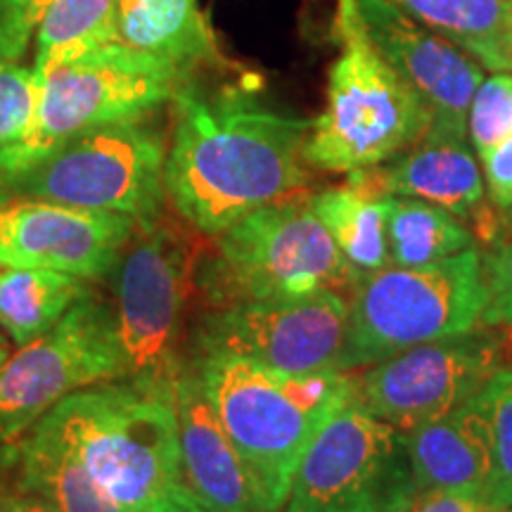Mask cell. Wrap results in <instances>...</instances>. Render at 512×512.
<instances>
[{"mask_svg": "<svg viewBox=\"0 0 512 512\" xmlns=\"http://www.w3.org/2000/svg\"><path fill=\"white\" fill-rule=\"evenodd\" d=\"M166 150V197L207 235L287 200L306 185L304 145L313 121L275 110L245 88L176 93Z\"/></svg>", "mask_w": 512, "mask_h": 512, "instance_id": "cell-1", "label": "cell"}, {"mask_svg": "<svg viewBox=\"0 0 512 512\" xmlns=\"http://www.w3.org/2000/svg\"><path fill=\"white\" fill-rule=\"evenodd\" d=\"M190 366L266 510L280 512L313 437L358 396V377L349 370L280 373L238 356H192Z\"/></svg>", "mask_w": 512, "mask_h": 512, "instance_id": "cell-2", "label": "cell"}, {"mask_svg": "<svg viewBox=\"0 0 512 512\" xmlns=\"http://www.w3.org/2000/svg\"><path fill=\"white\" fill-rule=\"evenodd\" d=\"M121 512H164L188 498L174 389L128 380L69 394L43 415Z\"/></svg>", "mask_w": 512, "mask_h": 512, "instance_id": "cell-3", "label": "cell"}, {"mask_svg": "<svg viewBox=\"0 0 512 512\" xmlns=\"http://www.w3.org/2000/svg\"><path fill=\"white\" fill-rule=\"evenodd\" d=\"M211 309L297 299L358 283L309 200L287 197L252 211L216 235L195 273Z\"/></svg>", "mask_w": 512, "mask_h": 512, "instance_id": "cell-4", "label": "cell"}, {"mask_svg": "<svg viewBox=\"0 0 512 512\" xmlns=\"http://www.w3.org/2000/svg\"><path fill=\"white\" fill-rule=\"evenodd\" d=\"M342 53L332 64L328 105L313 119L306 164L332 174L375 169L425 138L432 110L377 53L361 19L337 27Z\"/></svg>", "mask_w": 512, "mask_h": 512, "instance_id": "cell-5", "label": "cell"}, {"mask_svg": "<svg viewBox=\"0 0 512 512\" xmlns=\"http://www.w3.org/2000/svg\"><path fill=\"white\" fill-rule=\"evenodd\" d=\"M486 309L484 259L475 247L420 268L387 266L354 285L342 370L475 330Z\"/></svg>", "mask_w": 512, "mask_h": 512, "instance_id": "cell-6", "label": "cell"}, {"mask_svg": "<svg viewBox=\"0 0 512 512\" xmlns=\"http://www.w3.org/2000/svg\"><path fill=\"white\" fill-rule=\"evenodd\" d=\"M188 79L176 64L119 43L62 64L41 79V100L27 136L0 152V188L81 133L143 119L174 100Z\"/></svg>", "mask_w": 512, "mask_h": 512, "instance_id": "cell-7", "label": "cell"}, {"mask_svg": "<svg viewBox=\"0 0 512 512\" xmlns=\"http://www.w3.org/2000/svg\"><path fill=\"white\" fill-rule=\"evenodd\" d=\"M166 143L143 119L93 128L57 147L0 192L107 211L150 230L162 214Z\"/></svg>", "mask_w": 512, "mask_h": 512, "instance_id": "cell-8", "label": "cell"}, {"mask_svg": "<svg viewBox=\"0 0 512 512\" xmlns=\"http://www.w3.org/2000/svg\"><path fill=\"white\" fill-rule=\"evenodd\" d=\"M415 494L406 432L356 396L306 448L285 512H399Z\"/></svg>", "mask_w": 512, "mask_h": 512, "instance_id": "cell-9", "label": "cell"}, {"mask_svg": "<svg viewBox=\"0 0 512 512\" xmlns=\"http://www.w3.org/2000/svg\"><path fill=\"white\" fill-rule=\"evenodd\" d=\"M124 380L112 306L91 292L46 335L0 363V444L22 439L69 394Z\"/></svg>", "mask_w": 512, "mask_h": 512, "instance_id": "cell-10", "label": "cell"}, {"mask_svg": "<svg viewBox=\"0 0 512 512\" xmlns=\"http://www.w3.org/2000/svg\"><path fill=\"white\" fill-rule=\"evenodd\" d=\"M114 266V328L124 380L174 389L185 363L178 335L192 271L190 247L174 230L152 226Z\"/></svg>", "mask_w": 512, "mask_h": 512, "instance_id": "cell-11", "label": "cell"}, {"mask_svg": "<svg viewBox=\"0 0 512 512\" xmlns=\"http://www.w3.org/2000/svg\"><path fill=\"white\" fill-rule=\"evenodd\" d=\"M349 302L335 290L219 306L202 318L192 356H238L280 373L342 370Z\"/></svg>", "mask_w": 512, "mask_h": 512, "instance_id": "cell-12", "label": "cell"}, {"mask_svg": "<svg viewBox=\"0 0 512 512\" xmlns=\"http://www.w3.org/2000/svg\"><path fill=\"white\" fill-rule=\"evenodd\" d=\"M503 339L470 330L401 351L358 377V401L396 430L411 432L456 411L503 366Z\"/></svg>", "mask_w": 512, "mask_h": 512, "instance_id": "cell-13", "label": "cell"}, {"mask_svg": "<svg viewBox=\"0 0 512 512\" xmlns=\"http://www.w3.org/2000/svg\"><path fill=\"white\" fill-rule=\"evenodd\" d=\"M140 226L107 211L0 192V266L105 278Z\"/></svg>", "mask_w": 512, "mask_h": 512, "instance_id": "cell-14", "label": "cell"}, {"mask_svg": "<svg viewBox=\"0 0 512 512\" xmlns=\"http://www.w3.org/2000/svg\"><path fill=\"white\" fill-rule=\"evenodd\" d=\"M356 12L377 53L432 110V128L467 136V114L484 81L482 64L389 0H356Z\"/></svg>", "mask_w": 512, "mask_h": 512, "instance_id": "cell-15", "label": "cell"}, {"mask_svg": "<svg viewBox=\"0 0 512 512\" xmlns=\"http://www.w3.org/2000/svg\"><path fill=\"white\" fill-rule=\"evenodd\" d=\"M174 406L183 482L192 501L204 512H268L190 361L176 377Z\"/></svg>", "mask_w": 512, "mask_h": 512, "instance_id": "cell-16", "label": "cell"}, {"mask_svg": "<svg viewBox=\"0 0 512 512\" xmlns=\"http://www.w3.org/2000/svg\"><path fill=\"white\" fill-rule=\"evenodd\" d=\"M387 195L415 197L472 219L484 209L486 183L470 136L430 128L411 150L380 169Z\"/></svg>", "mask_w": 512, "mask_h": 512, "instance_id": "cell-17", "label": "cell"}, {"mask_svg": "<svg viewBox=\"0 0 512 512\" xmlns=\"http://www.w3.org/2000/svg\"><path fill=\"white\" fill-rule=\"evenodd\" d=\"M418 491L489 496L491 446L477 396L406 434Z\"/></svg>", "mask_w": 512, "mask_h": 512, "instance_id": "cell-18", "label": "cell"}, {"mask_svg": "<svg viewBox=\"0 0 512 512\" xmlns=\"http://www.w3.org/2000/svg\"><path fill=\"white\" fill-rule=\"evenodd\" d=\"M387 197L380 169L375 166L351 171L347 185L328 188L309 200L358 280L392 266L387 245Z\"/></svg>", "mask_w": 512, "mask_h": 512, "instance_id": "cell-19", "label": "cell"}, {"mask_svg": "<svg viewBox=\"0 0 512 512\" xmlns=\"http://www.w3.org/2000/svg\"><path fill=\"white\" fill-rule=\"evenodd\" d=\"M114 43L176 64L185 74L216 57L197 0H117Z\"/></svg>", "mask_w": 512, "mask_h": 512, "instance_id": "cell-20", "label": "cell"}, {"mask_svg": "<svg viewBox=\"0 0 512 512\" xmlns=\"http://www.w3.org/2000/svg\"><path fill=\"white\" fill-rule=\"evenodd\" d=\"M494 74H512V0H389Z\"/></svg>", "mask_w": 512, "mask_h": 512, "instance_id": "cell-21", "label": "cell"}, {"mask_svg": "<svg viewBox=\"0 0 512 512\" xmlns=\"http://www.w3.org/2000/svg\"><path fill=\"white\" fill-rule=\"evenodd\" d=\"M17 456L19 484L46 498L55 512H121L74 448L41 420L17 439Z\"/></svg>", "mask_w": 512, "mask_h": 512, "instance_id": "cell-22", "label": "cell"}, {"mask_svg": "<svg viewBox=\"0 0 512 512\" xmlns=\"http://www.w3.org/2000/svg\"><path fill=\"white\" fill-rule=\"evenodd\" d=\"M86 294V283L76 275L0 266V328L24 347L55 328Z\"/></svg>", "mask_w": 512, "mask_h": 512, "instance_id": "cell-23", "label": "cell"}, {"mask_svg": "<svg viewBox=\"0 0 512 512\" xmlns=\"http://www.w3.org/2000/svg\"><path fill=\"white\" fill-rule=\"evenodd\" d=\"M389 264L420 268L472 247V233L451 211L415 197H387Z\"/></svg>", "mask_w": 512, "mask_h": 512, "instance_id": "cell-24", "label": "cell"}, {"mask_svg": "<svg viewBox=\"0 0 512 512\" xmlns=\"http://www.w3.org/2000/svg\"><path fill=\"white\" fill-rule=\"evenodd\" d=\"M117 0H53L36 31L38 79L114 43Z\"/></svg>", "mask_w": 512, "mask_h": 512, "instance_id": "cell-25", "label": "cell"}, {"mask_svg": "<svg viewBox=\"0 0 512 512\" xmlns=\"http://www.w3.org/2000/svg\"><path fill=\"white\" fill-rule=\"evenodd\" d=\"M491 446L489 501L494 508H512V368H501L477 394Z\"/></svg>", "mask_w": 512, "mask_h": 512, "instance_id": "cell-26", "label": "cell"}, {"mask_svg": "<svg viewBox=\"0 0 512 512\" xmlns=\"http://www.w3.org/2000/svg\"><path fill=\"white\" fill-rule=\"evenodd\" d=\"M41 100V79L34 67L0 57V152L29 133Z\"/></svg>", "mask_w": 512, "mask_h": 512, "instance_id": "cell-27", "label": "cell"}, {"mask_svg": "<svg viewBox=\"0 0 512 512\" xmlns=\"http://www.w3.org/2000/svg\"><path fill=\"white\" fill-rule=\"evenodd\" d=\"M467 136L477 157L512 136V74H494L482 81L467 114Z\"/></svg>", "mask_w": 512, "mask_h": 512, "instance_id": "cell-28", "label": "cell"}, {"mask_svg": "<svg viewBox=\"0 0 512 512\" xmlns=\"http://www.w3.org/2000/svg\"><path fill=\"white\" fill-rule=\"evenodd\" d=\"M486 309L484 328H505L512 332V233L484 259Z\"/></svg>", "mask_w": 512, "mask_h": 512, "instance_id": "cell-29", "label": "cell"}, {"mask_svg": "<svg viewBox=\"0 0 512 512\" xmlns=\"http://www.w3.org/2000/svg\"><path fill=\"white\" fill-rule=\"evenodd\" d=\"M53 0H0V57L19 60L27 53Z\"/></svg>", "mask_w": 512, "mask_h": 512, "instance_id": "cell-30", "label": "cell"}, {"mask_svg": "<svg viewBox=\"0 0 512 512\" xmlns=\"http://www.w3.org/2000/svg\"><path fill=\"white\" fill-rule=\"evenodd\" d=\"M484 166V183L498 209H512V136L479 157Z\"/></svg>", "mask_w": 512, "mask_h": 512, "instance_id": "cell-31", "label": "cell"}, {"mask_svg": "<svg viewBox=\"0 0 512 512\" xmlns=\"http://www.w3.org/2000/svg\"><path fill=\"white\" fill-rule=\"evenodd\" d=\"M399 512H498L479 496L451 494V491H418Z\"/></svg>", "mask_w": 512, "mask_h": 512, "instance_id": "cell-32", "label": "cell"}, {"mask_svg": "<svg viewBox=\"0 0 512 512\" xmlns=\"http://www.w3.org/2000/svg\"><path fill=\"white\" fill-rule=\"evenodd\" d=\"M17 444H0V512H8L12 496H15L19 477H17Z\"/></svg>", "mask_w": 512, "mask_h": 512, "instance_id": "cell-33", "label": "cell"}, {"mask_svg": "<svg viewBox=\"0 0 512 512\" xmlns=\"http://www.w3.org/2000/svg\"><path fill=\"white\" fill-rule=\"evenodd\" d=\"M8 512H55L50 508L48 501L43 496H38L36 491L24 489L22 484L17 486L15 496H12Z\"/></svg>", "mask_w": 512, "mask_h": 512, "instance_id": "cell-34", "label": "cell"}, {"mask_svg": "<svg viewBox=\"0 0 512 512\" xmlns=\"http://www.w3.org/2000/svg\"><path fill=\"white\" fill-rule=\"evenodd\" d=\"M358 19L356 12V0H339V12H337V27L351 24Z\"/></svg>", "mask_w": 512, "mask_h": 512, "instance_id": "cell-35", "label": "cell"}, {"mask_svg": "<svg viewBox=\"0 0 512 512\" xmlns=\"http://www.w3.org/2000/svg\"><path fill=\"white\" fill-rule=\"evenodd\" d=\"M164 512H204V510L195 501H192V496H188V498H183L181 503H176L174 508H169V510H164Z\"/></svg>", "mask_w": 512, "mask_h": 512, "instance_id": "cell-36", "label": "cell"}, {"mask_svg": "<svg viewBox=\"0 0 512 512\" xmlns=\"http://www.w3.org/2000/svg\"><path fill=\"white\" fill-rule=\"evenodd\" d=\"M5 358H8V342H5V337L0 335V363H3Z\"/></svg>", "mask_w": 512, "mask_h": 512, "instance_id": "cell-37", "label": "cell"}, {"mask_svg": "<svg viewBox=\"0 0 512 512\" xmlns=\"http://www.w3.org/2000/svg\"><path fill=\"white\" fill-rule=\"evenodd\" d=\"M501 512H512V508H508V510H501Z\"/></svg>", "mask_w": 512, "mask_h": 512, "instance_id": "cell-38", "label": "cell"}]
</instances>
